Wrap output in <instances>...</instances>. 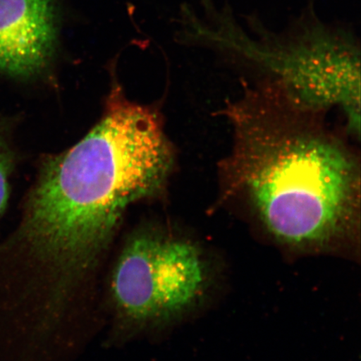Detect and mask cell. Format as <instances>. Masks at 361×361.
I'll return each mask as SVG.
<instances>
[{"mask_svg": "<svg viewBox=\"0 0 361 361\" xmlns=\"http://www.w3.org/2000/svg\"><path fill=\"white\" fill-rule=\"evenodd\" d=\"M173 164L159 116L114 90L92 132L44 161L16 238L21 281L53 305L89 299L126 207L159 194Z\"/></svg>", "mask_w": 361, "mask_h": 361, "instance_id": "cell-1", "label": "cell"}, {"mask_svg": "<svg viewBox=\"0 0 361 361\" xmlns=\"http://www.w3.org/2000/svg\"><path fill=\"white\" fill-rule=\"evenodd\" d=\"M258 107L240 104L232 111V188L283 245L322 250L345 240L360 218L355 155L320 128Z\"/></svg>", "mask_w": 361, "mask_h": 361, "instance_id": "cell-2", "label": "cell"}, {"mask_svg": "<svg viewBox=\"0 0 361 361\" xmlns=\"http://www.w3.org/2000/svg\"><path fill=\"white\" fill-rule=\"evenodd\" d=\"M267 34L252 44L250 61L272 75L288 105L307 113L336 107L359 137L360 64L354 40L314 22H300L288 35Z\"/></svg>", "mask_w": 361, "mask_h": 361, "instance_id": "cell-3", "label": "cell"}, {"mask_svg": "<svg viewBox=\"0 0 361 361\" xmlns=\"http://www.w3.org/2000/svg\"><path fill=\"white\" fill-rule=\"evenodd\" d=\"M209 283L207 260L195 243L145 233L121 252L111 293L117 310L130 322H169L200 303Z\"/></svg>", "mask_w": 361, "mask_h": 361, "instance_id": "cell-4", "label": "cell"}, {"mask_svg": "<svg viewBox=\"0 0 361 361\" xmlns=\"http://www.w3.org/2000/svg\"><path fill=\"white\" fill-rule=\"evenodd\" d=\"M56 0H0V71L15 78L39 74L55 53Z\"/></svg>", "mask_w": 361, "mask_h": 361, "instance_id": "cell-5", "label": "cell"}, {"mask_svg": "<svg viewBox=\"0 0 361 361\" xmlns=\"http://www.w3.org/2000/svg\"><path fill=\"white\" fill-rule=\"evenodd\" d=\"M12 168V158L8 148L0 139V216L6 209L8 190H10V176Z\"/></svg>", "mask_w": 361, "mask_h": 361, "instance_id": "cell-6", "label": "cell"}]
</instances>
